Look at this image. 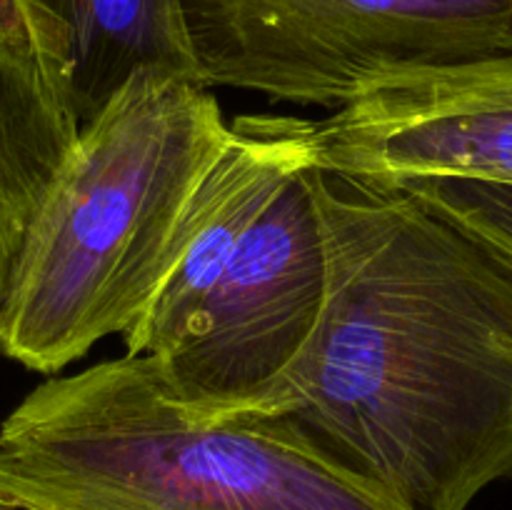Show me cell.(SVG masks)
I'll use <instances>...</instances> for the list:
<instances>
[{"mask_svg":"<svg viewBox=\"0 0 512 510\" xmlns=\"http://www.w3.org/2000/svg\"><path fill=\"white\" fill-rule=\"evenodd\" d=\"M30 3L63 30L68 48V93L80 128L140 73L180 75L203 83L183 0Z\"/></svg>","mask_w":512,"mask_h":510,"instance_id":"cell-8","label":"cell"},{"mask_svg":"<svg viewBox=\"0 0 512 510\" xmlns=\"http://www.w3.org/2000/svg\"><path fill=\"white\" fill-rule=\"evenodd\" d=\"M328 285L313 338L230 408L283 415L410 510L512 478V268L398 188L310 170Z\"/></svg>","mask_w":512,"mask_h":510,"instance_id":"cell-1","label":"cell"},{"mask_svg":"<svg viewBox=\"0 0 512 510\" xmlns=\"http://www.w3.org/2000/svg\"><path fill=\"white\" fill-rule=\"evenodd\" d=\"M230 135L208 85L130 78L80 128L35 213L0 313V355L50 378L128 335L173 270Z\"/></svg>","mask_w":512,"mask_h":510,"instance_id":"cell-3","label":"cell"},{"mask_svg":"<svg viewBox=\"0 0 512 510\" xmlns=\"http://www.w3.org/2000/svg\"><path fill=\"white\" fill-rule=\"evenodd\" d=\"M78 133L63 30L30 0H0V313L35 213Z\"/></svg>","mask_w":512,"mask_h":510,"instance_id":"cell-7","label":"cell"},{"mask_svg":"<svg viewBox=\"0 0 512 510\" xmlns=\"http://www.w3.org/2000/svg\"><path fill=\"white\" fill-rule=\"evenodd\" d=\"M305 118H238L233 135L200 190L193 225L173 270L125 340L128 355L165 358L248 230L285 178L310 168Z\"/></svg>","mask_w":512,"mask_h":510,"instance_id":"cell-6","label":"cell"},{"mask_svg":"<svg viewBox=\"0 0 512 510\" xmlns=\"http://www.w3.org/2000/svg\"><path fill=\"white\" fill-rule=\"evenodd\" d=\"M0 493L23 510H410L283 415L200 408L128 353L5 415Z\"/></svg>","mask_w":512,"mask_h":510,"instance_id":"cell-2","label":"cell"},{"mask_svg":"<svg viewBox=\"0 0 512 510\" xmlns=\"http://www.w3.org/2000/svg\"><path fill=\"white\" fill-rule=\"evenodd\" d=\"M208 88L338 110L415 65L512 53V0H183Z\"/></svg>","mask_w":512,"mask_h":510,"instance_id":"cell-4","label":"cell"},{"mask_svg":"<svg viewBox=\"0 0 512 510\" xmlns=\"http://www.w3.org/2000/svg\"><path fill=\"white\" fill-rule=\"evenodd\" d=\"M493 258L512 268V183L473 178H425L400 185Z\"/></svg>","mask_w":512,"mask_h":510,"instance_id":"cell-9","label":"cell"},{"mask_svg":"<svg viewBox=\"0 0 512 510\" xmlns=\"http://www.w3.org/2000/svg\"><path fill=\"white\" fill-rule=\"evenodd\" d=\"M325 285L323 223L308 168L285 178L180 343L155 358L168 385L200 408L253 400L313 338Z\"/></svg>","mask_w":512,"mask_h":510,"instance_id":"cell-5","label":"cell"},{"mask_svg":"<svg viewBox=\"0 0 512 510\" xmlns=\"http://www.w3.org/2000/svg\"><path fill=\"white\" fill-rule=\"evenodd\" d=\"M0 510H23V508H20V505H15L5 493H0Z\"/></svg>","mask_w":512,"mask_h":510,"instance_id":"cell-10","label":"cell"}]
</instances>
